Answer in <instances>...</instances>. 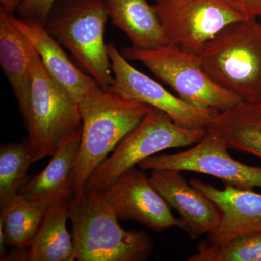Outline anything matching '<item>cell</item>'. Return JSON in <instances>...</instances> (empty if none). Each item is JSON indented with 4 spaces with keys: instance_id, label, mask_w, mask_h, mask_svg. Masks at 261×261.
<instances>
[{
    "instance_id": "cell-22",
    "label": "cell",
    "mask_w": 261,
    "mask_h": 261,
    "mask_svg": "<svg viewBox=\"0 0 261 261\" xmlns=\"http://www.w3.org/2000/svg\"><path fill=\"white\" fill-rule=\"evenodd\" d=\"M261 257V233L243 235L227 243L202 245L189 261H258Z\"/></svg>"
},
{
    "instance_id": "cell-26",
    "label": "cell",
    "mask_w": 261,
    "mask_h": 261,
    "mask_svg": "<svg viewBox=\"0 0 261 261\" xmlns=\"http://www.w3.org/2000/svg\"><path fill=\"white\" fill-rule=\"evenodd\" d=\"M258 261H261V257L260 259H259V260Z\"/></svg>"
},
{
    "instance_id": "cell-4",
    "label": "cell",
    "mask_w": 261,
    "mask_h": 261,
    "mask_svg": "<svg viewBox=\"0 0 261 261\" xmlns=\"http://www.w3.org/2000/svg\"><path fill=\"white\" fill-rule=\"evenodd\" d=\"M211 78L247 102L261 101V21L228 25L199 55Z\"/></svg>"
},
{
    "instance_id": "cell-6",
    "label": "cell",
    "mask_w": 261,
    "mask_h": 261,
    "mask_svg": "<svg viewBox=\"0 0 261 261\" xmlns=\"http://www.w3.org/2000/svg\"><path fill=\"white\" fill-rule=\"evenodd\" d=\"M122 54L126 59L145 65L178 97L193 106L221 112L243 101L211 78L198 55L172 44L152 50L126 47Z\"/></svg>"
},
{
    "instance_id": "cell-21",
    "label": "cell",
    "mask_w": 261,
    "mask_h": 261,
    "mask_svg": "<svg viewBox=\"0 0 261 261\" xmlns=\"http://www.w3.org/2000/svg\"><path fill=\"white\" fill-rule=\"evenodd\" d=\"M34 162L30 142L3 144L0 147V208L5 207L28 181L27 172Z\"/></svg>"
},
{
    "instance_id": "cell-24",
    "label": "cell",
    "mask_w": 261,
    "mask_h": 261,
    "mask_svg": "<svg viewBox=\"0 0 261 261\" xmlns=\"http://www.w3.org/2000/svg\"><path fill=\"white\" fill-rule=\"evenodd\" d=\"M245 20L261 18V0H223Z\"/></svg>"
},
{
    "instance_id": "cell-11",
    "label": "cell",
    "mask_w": 261,
    "mask_h": 261,
    "mask_svg": "<svg viewBox=\"0 0 261 261\" xmlns=\"http://www.w3.org/2000/svg\"><path fill=\"white\" fill-rule=\"evenodd\" d=\"M103 192L118 219L137 221L155 231L181 227V220L140 168L127 170Z\"/></svg>"
},
{
    "instance_id": "cell-23",
    "label": "cell",
    "mask_w": 261,
    "mask_h": 261,
    "mask_svg": "<svg viewBox=\"0 0 261 261\" xmlns=\"http://www.w3.org/2000/svg\"><path fill=\"white\" fill-rule=\"evenodd\" d=\"M56 0H24L18 12L22 18L45 24Z\"/></svg>"
},
{
    "instance_id": "cell-7",
    "label": "cell",
    "mask_w": 261,
    "mask_h": 261,
    "mask_svg": "<svg viewBox=\"0 0 261 261\" xmlns=\"http://www.w3.org/2000/svg\"><path fill=\"white\" fill-rule=\"evenodd\" d=\"M207 128L178 126L166 113L152 108L140 124L118 144L114 152L91 175L84 190L104 191L120 175L166 149L200 142Z\"/></svg>"
},
{
    "instance_id": "cell-12",
    "label": "cell",
    "mask_w": 261,
    "mask_h": 261,
    "mask_svg": "<svg viewBox=\"0 0 261 261\" xmlns=\"http://www.w3.org/2000/svg\"><path fill=\"white\" fill-rule=\"evenodd\" d=\"M149 178L170 207L178 211L181 229L192 240L209 234L219 226L221 219L219 207L200 190L189 185L181 171L154 169Z\"/></svg>"
},
{
    "instance_id": "cell-19",
    "label": "cell",
    "mask_w": 261,
    "mask_h": 261,
    "mask_svg": "<svg viewBox=\"0 0 261 261\" xmlns=\"http://www.w3.org/2000/svg\"><path fill=\"white\" fill-rule=\"evenodd\" d=\"M70 201L62 199L49 205L29 247V260H75L73 238L67 228Z\"/></svg>"
},
{
    "instance_id": "cell-8",
    "label": "cell",
    "mask_w": 261,
    "mask_h": 261,
    "mask_svg": "<svg viewBox=\"0 0 261 261\" xmlns=\"http://www.w3.org/2000/svg\"><path fill=\"white\" fill-rule=\"evenodd\" d=\"M170 44L195 55L228 25L245 20L223 0H155Z\"/></svg>"
},
{
    "instance_id": "cell-20",
    "label": "cell",
    "mask_w": 261,
    "mask_h": 261,
    "mask_svg": "<svg viewBox=\"0 0 261 261\" xmlns=\"http://www.w3.org/2000/svg\"><path fill=\"white\" fill-rule=\"evenodd\" d=\"M50 203L17 195L1 208L0 229L7 246L29 248Z\"/></svg>"
},
{
    "instance_id": "cell-5",
    "label": "cell",
    "mask_w": 261,
    "mask_h": 261,
    "mask_svg": "<svg viewBox=\"0 0 261 261\" xmlns=\"http://www.w3.org/2000/svg\"><path fill=\"white\" fill-rule=\"evenodd\" d=\"M29 56L32 87L24 121L35 162L53 155L66 139L82 129V121L78 105L49 78L29 41Z\"/></svg>"
},
{
    "instance_id": "cell-3",
    "label": "cell",
    "mask_w": 261,
    "mask_h": 261,
    "mask_svg": "<svg viewBox=\"0 0 261 261\" xmlns=\"http://www.w3.org/2000/svg\"><path fill=\"white\" fill-rule=\"evenodd\" d=\"M108 18L106 0H56L44 25L102 88L113 82L104 39Z\"/></svg>"
},
{
    "instance_id": "cell-18",
    "label": "cell",
    "mask_w": 261,
    "mask_h": 261,
    "mask_svg": "<svg viewBox=\"0 0 261 261\" xmlns=\"http://www.w3.org/2000/svg\"><path fill=\"white\" fill-rule=\"evenodd\" d=\"M207 129L222 137L229 149L261 159V101H241L218 113Z\"/></svg>"
},
{
    "instance_id": "cell-15",
    "label": "cell",
    "mask_w": 261,
    "mask_h": 261,
    "mask_svg": "<svg viewBox=\"0 0 261 261\" xmlns=\"http://www.w3.org/2000/svg\"><path fill=\"white\" fill-rule=\"evenodd\" d=\"M82 130L70 136L59 146L45 168L28 180L18 194L30 200L50 204L73 197L75 195V164Z\"/></svg>"
},
{
    "instance_id": "cell-10",
    "label": "cell",
    "mask_w": 261,
    "mask_h": 261,
    "mask_svg": "<svg viewBox=\"0 0 261 261\" xmlns=\"http://www.w3.org/2000/svg\"><path fill=\"white\" fill-rule=\"evenodd\" d=\"M222 137L207 129L195 147L178 153L153 155L138 164L143 171L176 170L210 175L225 185L251 190L261 189V168L249 166L231 157Z\"/></svg>"
},
{
    "instance_id": "cell-17",
    "label": "cell",
    "mask_w": 261,
    "mask_h": 261,
    "mask_svg": "<svg viewBox=\"0 0 261 261\" xmlns=\"http://www.w3.org/2000/svg\"><path fill=\"white\" fill-rule=\"evenodd\" d=\"M12 16L0 13V64L25 120L28 116L32 87L29 41L15 27Z\"/></svg>"
},
{
    "instance_id": "cell-14",
    "label": "cell",
    "mask_w": 261,
    "mask_h": 261,
    "mask_svg": "<svg viewBox=\"0 0 261 261\" xmlns=\"http://www.w3.org/2000/svg\"><path fill=\"white\" fill-rule=\"evenodd\" d=\"M190 185L208 197L221 212L219 226L208 234L209 243L220 245L243 235L261 233V194L231 185L220 190L196 178Z\"/></svg>"
},
{
    "instance_id": "cell-13",
    "label": "cell",
    "mask_w": 261,
    "mask_h": 261,
    "mask_svg": "<svg viewBox=\"0 0 261 261\" xmlns=\"http://www.w3.org/2000/svg\"><path fill=\"white\" fill-rule=\"evenodd\" d=\"M12 20L37 51L49 78L72 102L78 105L87 94L101 87L92 76L73 64L61 44L42 23L15 18L13 15Z\"/></svg>"
},
{
    "instance_id": "cell-9",
    "label": "cell",
    "mask_w": 261,
    "mask_h": 261,
    "mask_svg": "<svg viewBox=\"0 0 261 261\" xmlns=\"http://www.w3.org/2000/svg\"><path fill=\"white\" fill-rule=\"evenodd\" d=\"M107 47L113 73V82L108 89L113 93L159 109L187 128H207L219 113L193 106L171 93L157 81L132 66L112 43H108Z\"/></svg>"
},
{
    "instance_id": "cell-25",
    "label": "cell",
    "mask_w": 261,
    "mask_h": 261,
    "mask_svg": "<svg viewBox=\"0 0 261 261\" xmlns=\"http://www.w3.org/2000/svg\"><path fill=\"white\" fill-rule=\"evenodd\" d=\"M24 0H0L1 8L0 13L8 15H13L15 10H18Z\"/></svg>"
},
{
    "instance_id": "cell-1",
    "label": "cell",
    "mask_w": 261,
    "mask_h": 261,
    "mask_svg": "<svg viewBox=\"0 0 261 261\" xmlns=\"http://www.w3.org/2000/svg\"><path fill=\"white\" fill-rule=\"evenodd\" d=\"M74 258L78 261H142L153 250L144 231H126L100 190L75 193L70 201Z\"/></svg>"
},
{
    "instance_id": "cell-27",
    "label": "cell",
    "mask_w": 261,
    "mask_h": 261,
    "mask_svg": "<svg viewBox=\"0 0 261 261\" xmlns=\"http://www.w3.org/2000/svg\"><path fill=\"white\" fill-rule=\"evenodd\" d=\"M259 20H260V21H261V18H260V19H259Z\"/></svg>"
},
{
    "instance_id": "cell-2",
    "label": "cell",
    "mask_w": 261,
    "mask_h": 261,
    "mask_svg": "<svg viewBox=\"0 0 261 261\" xmlns=\"http://www.w3.org/2000/svg\"><path fill=\"white\" fill-rule=\"evenodd\" d=\"M78 106L82 130L75 164V193L84 190L91 175L152 108L102 87L87 94Z\"/></svg>"
},
{
    "instance_id": "cell-16",
    "label": "cell",
    "mask_w": 261,
    "mask_h": 261,
    "mask_svg": "<svg viewBox=\"0 0 261 261\" xmlns=\"http://www.w3.org/2000/svg\"><path fill=\"white\" fill-rule=\"evenodd\" d=\"M113 25L126 34L132 47L152 50L170 44L154 5L147 0H106Z\"/></svg>"
}]
</instances>
